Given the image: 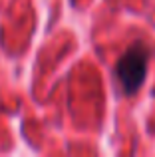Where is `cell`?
Wrapping results in <instances>:
<instances>
[{
  "label": "cell",
  "instance_id": "6da1fadb",
  "mask_svg": "<svg viewBox=\"0 0 155 157\" xmlns=\"http://www.w3.org/2000/svg\"><path fill=\"white\" fill-rule=\"evenodd\" d=\"M153 50L145 42L137 40L119 56L115 64V78L125 96H133L141 90L147 76V66Z\"/></svg>",
  "mask_w": 155,
  "mask_h": 157
}]
</instances>
